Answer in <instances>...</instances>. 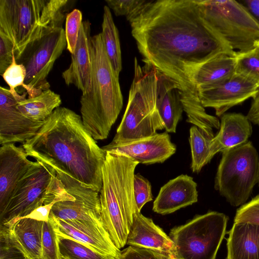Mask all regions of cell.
<instances>
[{"instance_id":"23","label":"cell","mask_w":259,"mask_h":259,"mask_svg":"<svg viewBox=\"0 0 259 259\" xmlns=\"http://www.w3.org/2000/svg\"><path fill=\"white\" fill-rule=\"evenodd\" d=\"M237 56L222 54L200 65L192 77L197 89L200 86L218 84L232 77L236 72Z\"/></svg>"},{"instance_id":"15","label":"cell","mask_w":259,"mask_h":259,"mask_svg":"<svg viewBox=\"0 0 259 259\" xmlns=\"http://www.w3.org/2000/svg\"><path fill=\"white\" fill-rule=\"evenodd\" d=\"M102 148L106 152L122 154L144 164L162 163L174 154L177 150L167 132L122 144L109 143Z\"/></svg>"},{"instance_id":"40","label":"cell","mask_w":259,"mask_h":259,"mask_svg":"<svg viewBox=\"0 0 259 259\" xmlns=\"http://www.w3.org/2000/svg\"><path fill=\"white\" fill-rule=\"evenodd\" d=\"M246 117L250 122L259 125V93L253 99Z\"/></svg>"},{"instance_id":"32","label":"cell","mask_w":259,"mask_h":259,"mask_svg":"<svg viewBox=\"0 0 259 259\" xmlns=\"http://www.w3.org/2000/svg\"><path fill=\"white\" fill-rule=\"evenodd\" d=\"M235 73L245 76L259 85V48L238 54Z\"/></svg>"},{"instance_id":"37","label":"cell","mask_w":259,"mask_h":259,"mask_svg":"<svg viewBox=\"0 0 259 259\" xmlns=\"http://www.w3.org/2000/svg\"><path fill=\"white\" fill-rule=\"evenodd\" d=\"M134 192L137 207L141 212L144 205L153 200V195L150 182L139 174L134 177Z\"/></svg>"},{"instance_id":"38","label":"cell","mask_w":259,"mask_h":259,"mask_svg":"<svg viewBox=\"0 0 259 259\" xmlns=\"http://www.w3.org/2000/svg\"><path fill=\"white\" fill-rule=\"evenodd\" d=\"M116 259H172L167 254L149 249L129 246Z\"/></svg>"},{"instance_id":"3","label":"cell","mask_w":259,"mask_h":259,"mask_svg":"<svg viewBox=\"0 0 259 259\" xmlns=\"http://www.w3.org/2000/svg\"><path fill=\"white\" fill-rule=\"evenodd\" d=\"M92 88L82 94L81 117L95 140L106 139L123 106L119 75L106 53L101 33L91 37Z\"/></svg>"},{"instance_id":"43","label":"cell","mask_w":259,"mask_h":259,"mask_svg":"<svg viewBox=\"0 0 259 259\" xmlns=\"http://www.w3.org/2000/svg\"><path fill=\"white\" fill-rule=\"evenodd\" d=\"M258 186H259V181H258Z\"/></svg>"},{"instance_id":"12","label":"cell","mask_w":259,"mask_h":259,"mask_svg":"<svg viewBox=\"0 0 259 259\" xmlns=\"http://www.w3.org/2000/svg\"><path fill=\"white\" fill-rule=\"evenodd\" d=\"M56 202L50 213L69 225L112 246H116L101 217L100 193Z\"/></svg>"},{"instance_id":"20","label":"cell","mask_w":259,"mask_h":259,"mask_svg":"<svg viewBox=\"0 0 259 259\" xmlns=\"http://www.w3.org/2000/svg\"><path fill=\"white\" fill-rule=\"evenodd\" d=\"M156 107L167 133H175L183 106L181 88L170 77L157 70Z\"/></svg>"},{"instance_id":"1","label":"cell","mask_w":259,"mask_h":259,"mask_svg":"<svg viewBox=\"0 0 259 259\" xmlns=\"http://www.w3.org/2000/svg\"><path fill=\"white\" fill-rule=\"evenodd\" d=\"M130 23L143 61L181 87L187 116L202 114L205 108L192 81L195 71L219 55L237 53L206 22L197 0L152 1Z\"/></svg>"},{"instance_id":"26","label":"cell","mask_w":259,"mask_h":259,"mask_svg":"<svg viewBox=\"0 0 259 259\" xmlns=\"http://www.w3.org/2000/svg\"><path fill=\"white\" fill-rule=\"evenodd\" d=\"M49 220L58 235L66 236L78 241L110 259H116L120 254V250L116 246H110L78 230L51 213H50Z\"/></svg>"},{"instance_id":"17","label":"cell","mask_w":259,"mask_h":259,"mask_svg":"<svg viewBox=\"0 0 259 259\" xmlns=\"http://www.w3.org/2000/svg\"><path fill=\"white\" fill-rule=\"evenodd\" d=\"M91 37L90 22L82 21L71 63L62 73L66 84H73L82 94L89 92L92 88Z\"/></svg>"},{"instance_id":"22","label":"cell","mask_w":259,"mask_h":259,"mask_svg":"<svg viewBox=\"0 0 259 259\" xmlns=\"http://www.w3.org/2000/svg\"><path fill=\"white\" fill-rule=\"evenodd\" d=\"M228 234L226 259H259V225L234 223Z\"/></svg>"},{"instance_id":"39","label":"cell","mask_w":259,"mask_h":259,"mask_svg":"<svg viewBox=\"0 0 259 259\" xmlns=\"http://www.w3.org/2000/svg\"><path fill=\"white\" fill-rule=\"evenodd\" d=\"M15 57L14 44L5 33L0 30V74L1 75L11 65Z\"/></svg>"},{"instance_id":"6","label":"cell","mask_w":259,"mask_h":259,"mask_svg":"<svg viewBox=\"0 0 259 259\" xmlns=\"http://www.w3.org/2000/svg\"><path fill=\"white\" fill-rule=\"evenodd\" d=\"M75 198L66 190L55 171L41 162L34 161L17 183L5 209L0 213V225L11 227L38 208Z\"/></svg>"},{"instance_id":"42","label":"cell","mask_w":259,"mask_h":259,"mask_svg":"<svg viewBox=\"0 0 259 259\" xmlns=\"http://www.w3.org/2000/svg\"><path fill=\"white\" fill-rule=\"evenodd\" d=\"M257 47H258V48H259V43H258V45H257Z\"/></svg>"},{"instance_id":"27","label":"cell","mask_w":259,"mask_h":259,"mask_svg":"<svg viewBox=\"0 0 259 259\" xmlns=\"http://www.w3.org/2000/svg\"><path fill=\"white\" fill-rule=\"evenodd\" d=\"M102 29L101 34L106 53L114 71L119 75L122 69L119 33L110 9L107 6L103 8Z\"/></svg>"},{"instance_id":"41","label":"cell","mask_w":259,"mask_h":259,"mask_svg":"<svg viewBox=\"0 0 259 259\" xmlns=\"http://www.w3.org/2000/svg\"><path fill=\"white\" fill-rule=\"evenodd\" d=\"M240 3L245 7L259 24V0H243Z\"/></svg>"},{"instance_id":"24","label":"cell","mask_w":259,"mask_h":259,"mask_svg":"<svg viewBox=\"0 0 259 259\" xmlns=\"http://www.w3.org/2000/svg\"><path fill=\"white\" fill-rule=\"evenodd\" d=\"M43 223L25 217L17 221L11 227L9 226L29 259H42Z\"/></svg>"},{"instance_id":"28","label":"cell","mask_w":259,"mask_h":259,"mask_svg":"<svg viewBox=\"0 0 259 259\" xmlns=\"http://www.w3.org/2000/svg\"><path fill=\"white\" fill-rule=\"evenodd\" d=\"M212 139L196 126L191 127L189 141L192 158L191 168L193 172H199L211 160L210 144Z\"/></svg>"},{"instance_id":"33","label":"cell","mask_w":259,"mask_h":259,"mask_svg":"<svg viewBox=\"0 0 259 259\" xmlns=\"http://www.w3.org/2000/svg\"><path fill=\"white\" fill-rule=\"evenodd\" d=\"M152 2L145 0H106L116 16H125L130 22Z\"/></svg>"},{"instance_id":"29","label":"cell","mask_w":259,"mask_h":259,"mask_svg":"<svg viewBox=\"0 0 259 259\" xmlns=\"http://www.w3.org/2000/svg\"><path fill=\"white\" fill-rule=\"evenodd\" d=\"M2 76L9 86L11 93L19 101L26 99L27 94H28V98H32L39 95L42 92L33 90L25 83L26 68L23 64L17 63L15 57L11 65Z\"/></svg>"},{"instance_id":"31","label":"cell","mask_w":259,"mask_h":259,"mask_svg":"<svg viewBox=\"0 0 259 259\" xmlns=\"http://www.w3.org/2000/svg\"><path fill=\"white\" fill-rule=\"evenodd\" d=\"M0 259H29L6 225H0Z\"/></svg>"},{"instance_id":"11","label":"cell","mask_w":259,"mask_h":259,"mask_svg":"<svg viewBox=\"0 0 259 259\" xmlns=\"http://www.w3.org/2000/svg\"><path fill=\"white\" fill-rule=\"evenodd\" d=\"M65 48L67 41L63 27L50 30L30 44L16 60L26 68L25 83L33 90L50 89L47 77Z\"/></svg>"},{"instance_id":"5","label":"cell","mask_w":259,"mask_h":259,"mask_svg":"<svg viewBox=\"0 0 259 259\" xmlns=\"http://www.w3.org/2000/svg\"><path fill=\"white\" fill-rule=\"evenodd\" d=\"M157 69L134 59V75L127 104L112 144L129 142L153 136L164 128L156 107Z\"/></svg>"},{"instance_id":"9","label":"cell","mask_w":259,"mask_h":259,"mask_svg":"<svg viewBox=\"0 0 259 259\" xmlns=\"http://www.w3.org/2000/svg\"><path fill=\"white\" fill-rule=\"evenodd\" d=\"M228 220L223 213L210 211L173 228L169 236L174 243V259H215Z\"/></svg>"},{"instance_id":"34","label":"cell","mask_w":259,"mask_h":259,"mask_svg":"<svg viewBox=\"0 0 259 259\" xmlns=\"http://www.w3.org/2000/svg\"><path fill=\"white\" fill-rule=\"evenodd\" d=\"M41 247L42 259H62L58 235L49 219L43 223Z\"/></svg>"},{"instance_id":"10","label":"cell","mask_w":259,"mask_h":259,"mask_svg":"<svg viewBox=\"0 0 259 259\" xmlns=\"http://www.w3.org/2000/svg\"><path fill=\"white\" fill-rule=\"evenodd\" d=\"M45 0H0V30L14 45L17 60L26 48L50 30L42 21Z\"/></svg>"},{"instance_id":"14","label":"cell","mask_w":259,"mask_h":259,"mask_svg":"<svg viewBox=\"0 0 259 259\" xmlns=\"http://www.w3.org/2000/svg\"><path fill=\"white\" fill-rule=\"evenodd\" d=\"M19 100L9 89L0 87V144L22 143L33 138L45 121H33L17 108Z\"/></svg>"},{"instance_id":"13","label":"cell","mask_w":259,"mask_h":259,"mask_svg":"<svg viewBox=\"0 0 259 259\" xmlns=\"http://www.w3.org/2000/svg\"><path fill=\"white\" fill-rule=\"evenodd\" d=\"M199 99L204 108L215 110L218 116L259 93V85L252 79L235 73L222 82L197 88Z\"/></svg>"},{"instance_id":"25","label":"cell","mask_w":259,"mask_h":259,"mask_svg":"<svg viewBox=\"0 0 259 259\" xmlns=\"http://www.w3.org/2000/svg\"><path fill=\"white\" fill-rule=\"evenodd\" d=\"M62 103L60 96L48 89L39 95L18 102L17 108L30 120L45 121Z\"/></svg>"},{"instance_id":"35","label":"cell","mask_w":259,"mask_h":259,"mask_svg":"<svg viewBox=\"0 0 259 259\" xmlns=\"http://www.w3.org/2000/svg\"><path fill=\"white\" fill-rule=\"evenodd\" d=\"M81 12L77 9L67 14L65 23V35L67 41V50L74 54L80 29L82 22Z\"/></svg>"},{"instance_id":"8","label":"cell","mask_w":259,"mask_h":259,"mask_svg":"<svg viewBox=\"0 0 259 259\" xmlns=\"http://www.w3.org/2000/svg\"><path fill=\"white\" fill-rule=\"evenodd\" d=\"M259 181V156L251 141L222 152L214 188L233 206L243 205Z\"/></svg>"},{"instance_id":"18","label":"cell","mask_w":259,"mask_h":259,"mask_svg":"<svg viewBox=\"0 0 259 259\" xmlns=\"http://www.w3.org/2000/svg\"><path fill=\"white\" fill-rule=\"evenodd\" d=\"M197 185L192 177L181 175L161 187L152 210L161 214L172 213L198 201Z\"/></svg>"},{"instance_id":"36","label":"cell","mask_w":259,"mask_h":259,"mask_svg":"<svg viewBox=\"0 0 259 259\" xmlns=\"http://www.w3.org/2000/svg\"><path fill=\"white\" fill-rule=\"evenodd\" d=\"M234 223L259 225V195L237 209Z\"/></svg>"},{"instance_id":"7","label":"cell","mask_w":259,"mask_h":259,"mask_svg":"<svg viewBox=\"0 0 259 259\" xmlns=\"http://www.w3.org/2000/svg\"><path fill=\"white\" fill-rule=\"evenodd\" d=\"M211 28L238 54L250 51L259 43V24L241 3L232 0H197Z\"/></svg>"},{"instance_id":"21","label":"cell","mask_w":259,"mask_h":259,"mask_svg":"<svg viewBox=\"0 0 259 259\" xmlns=\"http://www.w3.org/2000/svg\"><path fill=\"white\" fill-rule=\"evenodd\" d=\"M252 132L251 122L246 116L240 113L224 114L221 117L220 130L211 140V159L219 152L246 143Z\"/></svg>"},{"instance_id":"16","label":"cell","mask_w":259,"mask_h":259,"mask_svg":"<svg viewBox=\"0 0 259 259\" xmlns=\"http://www.w3.org/2000/svg\"><path fill=\"white\" fill-rule=\"evenodd\" d=\"M22 146L6 144L0 148V213L5 209L16 185L34 161Z\"/></svg>"},{"instance_id":"30","label":"cell","mask_w":259,"mask_h":259,"mask_svg":"<svg viewBox=\"0 0 259 259\" xmlns=\"http://www.w3.org/2000/svg\"><path fill=\"white\" fill-rule=\"evenodd\" d=\"M58 238L62 259H110L71 238L60 235Z\"/></svg>"},{"instance_id":"2","label":"cell","mask_w":259,"mask_h":259,"mask_svg":"<svg viewBox=\"0 0 259 259\" xmlns=\"http://www.w3.org/2000/svg\"><path fill=\"white\" fill-rule=\"evenodd\" d=\"M22 146L28 156L53 169L61 181L75 180L100 193L106 152L73 110L64 107L56 109Z\"/></svg>"},{"instance_id":"4","label":"cell","mask_w":259,"mask_h":259,"mask_svg":"<svg viewBox=\"0 0 259 259\" xmlns=\"http://www.w3.org/2000/svg\"><path fill=\"white\" fill-rule=\"evenodd\" d=\"M138 164L125 155L106 152L103 166L101 217L112 242L119 249L126 244L134 214L139 211L134 192V177Z\"/></svg>"},{"instance_id":"19","label":"cell","mask_w":259,"mask_h":259,"mask_svg":"<svg viewBox=\"0 0 259 259\" xmlns=\"http://www.w3.org/2000/svg\"><path fill=\"white\" fill-rule=\"evenodd\" d=\"M126 244L159 251L174 259L175 246L171 239L152 219L138 211L134 214Z\"/></svg>"}]
</instances>
